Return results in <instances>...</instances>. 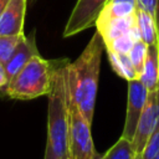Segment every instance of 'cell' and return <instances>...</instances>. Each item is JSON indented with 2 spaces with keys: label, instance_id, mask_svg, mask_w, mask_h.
I'll use <instances>...</instances> for the list:
<instances>
[{
  "label": "cell",
  "instance_id": "cell-7",
  "mask_svg": "<svg viewBox=\"0 0 159 159\" xmlns=\"http://www.w3.org/2000/svg\"><path fill=\"white\" fill-rule=\"evenodd\" d=\"M149 91L142 83L139 78L128 81V99H127V113L124 119V127L122 132V137L133 140L135 129L144 109V106L148 99Z\"/></svg>",
  "mask_w": 159,
  "mask_h": 159
},
{
  "label": "cell",
  "instance_id": "cell-10",
  "mask_svg": "<svg viewBox=\"0 0 159 159\" xmlns=\"http://www.w3.org/2000/svg\"><path fill=\"white\" fill-rule=\"evenodd\" d=\"M137 26L135 22V14L125 17H117V19H108V20H97L96 27L97 31L101 34L104 46L109 43L112 40L132 31Z\"/></svg>",
  "mask_w": 159,
  "mask_h": 159
},
{
  "label": "cell",
  "instance_id": "cell-9",
  "mask_svg": "<svg viewBox=\"0 0 159 159\" xmlns=\"http://www.w3.org/2000/svg\"><path fill=\"white\" fill-rule=\"evenodd\" d=\"M37 55H40V53H39V50L36 47L35 36L34 35H31V36L25 35V37L19 43L16 50L12 52L10 58L4 63L9 80L11 77H14L32 57H35Z\"/></svg>",
  "mask_w": 159,
  "mask_h": 159
},
{
  "label": "cell",
  "instance_id": "cell-15",
  "mask_svg": "<svg viewBox=\"0 0 159 159\" xmlns=\"http://www.w3.org/2000/svg\"><path fill=\"white\" fill-rule=\"evenodd\" d=\"M138 39H140V36H139V31H138V29L135 26L132 31H129V32H127V34H124V35L112 40L109 43H107L106 45V50L114 51V52H118V53H127L128 55V52L132 48L133 43Z\"/></svg>",
  "mask_w": 159,
  "mask_h": 159
},
{
  "label": "cell",
  "instance_id": "cell-1",
  "mask_svg": "<svg viewBox=\"0 0 159 159\" xmlns=\"http://www.w3.org/2000/svg\"><path fill=\"white\" fill-rule=\"evenodd\" d=\"M67 58L55 60L52 86L48 96L47 139L43 159H68L70 107L67 84Z\"/></svg>",
  "mask_w": 159,
  "mask_h": 159
},
{
  "label": "cell",
  "instance_id": "cell-3",
  "mask_svg": "<svg viewBox=\"0 0 159 159\" xmlns=\"http://www.w3.org/2000/svg\"><path fill=\"white\" fill-rule=\"evenodd\" d=\"M53 67L55 61L45 60L37 55L11 77L0 91L9 98L21 101L47 96L52 86Z\"/></svg>",
  "mask_w": 159,
  "mask_h": 159
},
{
  "label": "cell",
  "instance_id": "cell-6",
  "mask_svg": "<svg viewBox=\"0 0 159 159\" xmlns=\"http://www.w3.org/2000/svg\"><path fill=\"white\" fill-rule=\"evenodd\" d=\"M159 125V86L148 93V99L139 118L132 145L135 154H142L149 137Z\"/></svg>",
  "mask_w": 159,
  "mask_h": 159
},
{
  "label": "cell",
  "instance_id": "cell-12",
  "mask_svg": "<svg viewBox=\"0 0 159 159\" xmlns=\"http://www.w3.org/2000/svg\"><path fill=\"white\" fill-rule=\"evenodd\" d=\"M135 22L137 29L139 31L140 39L148 45H157L159 43V30L155 25L154 19L147 11L137 7L135 10Z\"/></svg>",
  "mask_w": 159,
  "mask_h": 159
},
{
  "label": "cell",
  "instance_id": "cell-18",
  "mask_svg": "<svg viewBox=\"0 0 159 159\" xmlns=\"http://www.w3.org/2000/svg\"><path fill=\"white\" fill-rule=\"evenodd\" d=\"M25 37V34L20 35H1L0 36V62L5 63L12 52L16 50L19 43Z\"/></svg>",
  "mask_w": 159,
  "mask_h": 159
},
{
  "label": "cell",
  "instance_id": "cell-20",
  "mask_svg": "<svg viewBox=\"0 0 159 159\" xmlns=\"http://www.w3.org/2000/svg\"><path fill=\"white\" fill-rule=\"evenodd\" d=\"M137 7L150 14L159 30V0H137Z\"/></svg>",
  "mask_w": 159,
  "mask_h": 159
},
{
  "label": "cell",
  "instance_id": "cell-16",
  "mask_svg": "<svg viewBox=\"0 0 159 159\" xmlns=\"http://www.w3.org/2000/svg\"><path fill=\"white\" fill-rule=\"evenodd\" d=\"M135 153L132 145V142L120 137L116 144H113L104 154V159H134Z\"/></svg>",
  "mask_w": 159,
  "mask_h": 159
},
{
  "label": "cell",
  "instance_id": "cell-21",
  "mask_svg": "<svg viewBox=\"0 0 159 159\" xmlns=\"http://www.w3.org/2000/svg\"><path fill=\"white\" fill-rule=\"evenodd\" d=\"M9 82V77L5 70V65L2 62H0V89H2Z\"/></svg>",
  "mask_w": 159,
  "mask_h": 159
},
{
  "label": "cell",
  "instance_id": "cell-23",
  "mask_svg": "<svg viewBox=\"0 0 159 159\" xmlns=\"http://www.w3.org/2000/svg\"><path fill=\"white\" fill-rule=\"evenodd\" d=\"M89 159H104V157H103V154H99L98 152H96Z\"/></svg>",
  "mask_w": 159,
  "mask_h": 159
},
{
  "label": "cell",
  "instance_id": "cell-11",
  "mask_svg": "<svg viewBox=\"0 0 159 159\" xmlns=\"http://www.w3.org/2000/svg\"><path fill=\"white\" fill-rule=\"evenodd\" d=\"M139 80L149 92L158 88L159 86V43L148 46L147 57H145Z\"/></svg>",
  "mask_w": 159,
  "mask_h": 159
},
{
  "label": "cell",
  "instance_id": "cell-13",
  "mask_svg": "<svg viewBox=\"0 0 159 159\" xmlns=\"http://www.w3.org/2000/svg\"><path fill=\"white\" fill-rule=\"evenodd\" d=\"M107 53H108V60L111 62L113 71L119 77H122L127 81L139 78V76H138L137 71L134 70V67L129 60V56L127 53H118V52L108 51V50H107Z\"/></svg>",
  "mask_w": 159,
  "mask_h": 159
},
{
  "label": "cell",
  "instance_id": "cell-22",
  "mask_svg": "<svg viewBox=\"0 0 159 159\" xmlns=\"http://www.w3.org/2000/svg\"><path fill=\"white\" fill-rule=\"evenodd\" d=\"M10 0H0V15H1V12H2V10L5 9V6L7 5V2H9Z\"/></svg>",
  "mask_w": 159,
  "mask_h": 159
},
{
  "label": "cell",
  "instance_id": "cell-4",
  "mask_svg": "<svg viewBox=\"0 0 159 159\" xmlns=\"http://www.w3.org/2000/svg\"><path fill=\"white\" fill-rule=\"evenodd\" d=\"M70 107V153L72 159H89L94 153L91 124L78 106L68 96Z\"/></svg>",
  "mask_w": 159,
  "mask_h": 159
},
{
  "label": "cell",
  "instance_id": "cell-14",
  "mask_svg": "<svg viewBox=\"0 0 159 159\" xmlns=\"http://www.w3.org/2000/svg\"><path fill=\"white\" fill-rule=\"evenodd\" d=\"M137 10L135 4L130 2H107V5L101 11L97 20H108L117 17H125L134 15Z\"/></svg>",
  "mask_w": 159,
  "mask_h": 159
},
{
  "label": "cell",
  "instance_id": "cell-19",
  "mask_svg": "<svg viewBox=\"0 0 159 159\" xmlns=\"http://www.w3.org/2000/svg\"><path fill=\"white\" fill-rule=\"evenodd\" d=\"M158 153H159V125L149 137L142 152V159H153Z\"/></svg>",
  "mask_w": 159,
  "mask_h": 159
},
{
  "label": "cell",
  "instance_id": "cell-26",
  "mask_svg": "<svg viewBox=\"0 0 159 159\" xmlns=\"http://www.w3.org/2000/svg\"><path fill=\"white\" fill-rule=\"evenodd\" d=\"M68 159H72V158H68Z\"/></svg>",
  "mask_w": 159,
  "mask_h": 159
},
{
  "label": "cell",
  "instance_id": "cell-17",
  "mask_svg": "<svg viewBox=\"0 0 159 159\" xmlns=\"http://www.w3.org/2000/svg\"><path fill=\"white\" fill-rule=\"evenodd\" d=\"M147 51H148V45L142 39H138L133 43L132 48L128 52L129 60H130L134 70L137 71L138 76H140V73H142L143 65H144V61H145V57H147Z\"/></svg>",
  "mask_w": 159,
  "mask_h": 159
},
{
  "label": "cell",
  "instance_id": "cell-25",
  "mask_svg": "<svg viewBox=\"0 0 159 159\" xmlns=\"http://www.w3.org/2000/svg\"><path fill=\"white\" fill-rule=\"evenodd\" d=\"M153 159H159V153H158V154H157V155H155Z\"/></svg>",
  "mask_w": 159,
  "mask_h": 159
},
{
  "label": "cell",
  "instance_id": "cell-2",
  "mask_svg": "<svg viewBox=\"0 0 159 159\" xmlns=\"http://www.w3.org/2000/svg\"><path fill=\"white\" fill-rule=\"evenodd\" d=\"M106 48L98 31L93 34L82 53L67 65L68 96L89 123L93 120L102 52Z\"/></svg>",
  "mask_w": 159,
  "mask_h": 159
},
{
  "label": "cell",
  "instance_id": "cell-5",
  "mask_svg": "<svg viewBox=\"0 0 159 159\" xmlns=\"http://www.w3.org/2000/svg\"><path fill=\"white\" fill-rule=\"evenodd\" d=\"M108 0H77L63 30V37L73 36L96 25Z\"/></svg>",
  "mask_w": 159,
  "mask_h": 159
},
{
  "label": "cell",
  "instance_id": "cell-8",
  "mask_svg": "<svg viewBox=\"0 0 159 159\" xmlns=\"http://www.w3.org/2000/svg\"><path fill=\"white\" fill-rule=\"evenodd\" d=\"M27 0H10L0 15V36L24 34Z\"/></svg>",
  "mask_w": 159,
  "mask_h": 159
},
{
  "label": "cell",
  "instance_id": "cell-24",
  "mask_svg": "<svg viewBox=\"0 0 159 159\" xmlns=\"http://www.w3.org/2000/svg\"><path fill=\"white\" fill-rule=\"evenodd\" d=\"M134 159H142V154H137Z\"/></svg>",
  "mask_w": 159,
  "mask_h": 159
}]
</instances>
